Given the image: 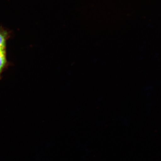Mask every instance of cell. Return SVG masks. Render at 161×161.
<instances>
[{
  "label": "cell",
  "instance_id": "cell-1",
  "mask_svg": "<svg viewBox=\"0 0 161 161\" xmlns=\"http://www.w3.org/2000/svg\"><path fill=\"white\" fill-rule=\"evenodd\" d=\"M11 63L8 60L6 48L0 49V80L3 73L10 66Z\"/></svg>",
  "mask_w": 161,
  "mask_h": 161
},
{
  "label": "cell",
  "instance_id": "cell-2",
  "mask_svg": "<svg viewBox=\"0 0 161 161\" xmlns=\"http://www.w3.org/2000/svg\"><path fill=\"white\" fill-rule=\"evenodd\" d=\"M10 36L11 34L7 29L0 28V49L6 48L7 41Z\"/></svg>",
  "mask_w": 161,
  "mask_h": 161
}]
</instances>
